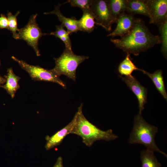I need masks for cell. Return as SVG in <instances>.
Segmentation results:
<instances>
[{"label": "cell", "mask_w": 167, "mask_h": 167, "mask_svg": "<svg viewBox=\"0 0 167 167\" xmlns=\"http://www.w3.org/2000/svg\"><path fill=\"white\" fill-rule=\"evenodd\" d=\"M20 11H18L15 15L10 12H8L7 14L8 21V30L12 33L13 37L16 40H18L17 32L19 30L18 28L17 17Z\"/></svg>", "instance_id": "7402d4cb"}, {"label": "cell", "mask_w": 167, "mask_h": 167, "mask_svg": "<svg viewBox=\"0 0 167 167\" xmlns=\"http://www.w3.org/2000/svg\"><path fill=\"white\" fill-rule=\"evenodd\" d=\"M119 76L136 97L138 101L139 113H142L144 105L147 103V89L141 85L135 76Z\"/></svg>", "instance_id": "9c48e42d"}, {"label": "cell", "mask_w": 167, "mask_h": 167, "mask_svg": "<svg viewBox=\"0 0 167 167\" xmlns=\"http://www.w3.org/2000/svg\"><path fill=\"white\" fill-rule=\"evenodd\" d=\"M45 35H53L57 38H58L64 43L65 49L72 50L71 43L69 36V34L64 28V27L61 24L56 26V30L54 32L49 33H44Z\"/></svg>", "instance_id": "d6986e66"}, {"label": "cell", "mask_w": 167, "mask_h": 167, "mask_svg": "<svg viewBox=\"0 0 167 167\" xmlns=\"http://www.w3.org/2000/svg\"><path fill=\"white\" fill-rule=\"evenodd\" d=\"M12 58L17 62L21 68L29 74L34 81H44L56 83L64 88L66 86L65 83L52 70H49L38 66L29 64L24 61L13 56Z\"/></svg>", "instance_id": "5b68a950"}, {"label": "cell", "mask_w": 167, "mask_h": 167, "mask_svg": "<svg viewBox=\"0 0 167 167\" xmlns=\"http://www.w3.org/2000/svg\"><path fill=\"white\" fill-rule=\"evenodd\" d=\"M116 47L127 54L138 56L161 43L159 36L152 34L142 19L136 18L131 31L119 39H111Z\"/></svg>", "instance_id": "6da1fadb"}, {"label": "cell", "mask_w": 167, "mask_h": 167, "mask_svg": "<svg viewBox=\"0 0 167 167\" xmlns=\"http://www.w3.org/2000/svg\"><path fill=\"white\" fill-rule=\"evenodd\" d=\"M158 131L157 127L147 123L143 118L142 113H139L134 118L133 129L128 142L143 145L147 149L159 152L167 157L166 153L161 151L156 144L155 138Z\"/></svg>", "instance_id": "3957f363"}, {"label": "cell", "mask_w": 167, "mask_h": 167, "mask_svg": "<svg viewBox=\"0 0 167 167\" xmlns=\"http://www.w3.org/2000/svg\"><path fill=\"white\" fill-rule=\"evenodd\" d=\"M150 16V23L159 26L167 20V0H147Z\"/></svg>", "instance_id": "ba28073f"}, {"label": "cell", "mask_w": 167, "mask_h": 167, "mask_svg": "<svg viewBox=\"0 0 167 167\" xmlns=\"http://www.w3.org/2000/svg\"><path fill=\"white\" fill-rule=\"evenodd\" d=\"M76 118V114H75L72 120L68 125L52 136L46 137L47 142L45 147L46 150H49L59 145L67 135L71 134Z\"/></svg>", "instance_id": "8fae6325"}, {"label": "cell", "mask_w": 167, "mask_h": 167, "mask_svg": "<svg viewBox=\"0 0 167 167\" xmlns=\"http://www.w3.org/2000/svg\"><path fill=\"white\" fill-rule=\"evenodd\" d=\"M134 15L123 12L117 19V26L115 29L107 36L122 37L127 34L133 27L136 20Z\"/></svg>", "instance_id": "30bf717a"}, {"label": "cell", "mask_w": 167, "mask_h": 167, "mask_svg": "<svg viewBox=\"0 0 167 167\" xmlns=\"http://www.w3.org/2000/svg\"><path fill=\"white\" fill-rule=\"evenodd\" d=\"M126 10L129 13L138 14L150 17V12L147 0H126Z\"/></svg>", "instance_id": "5bb4252c"}, {"label": "cell", "mask_w": 167, "mask_h": 167, "mask_svg": "<svg viewBox=\"0 0 167 167\" xmlns=\"http://www.w3.org/2000/svg\"><path fill=\"white\" fill-rule=\"evenodd\" d=\"M0 28L8 29V21L7 17L4 14L0 16Z\"/></svg>", "instance_id": "cb8c5ba5"}, {"label": "cell", "mask_w": 167, "mask_h": 167, "mask_svg": "<svg viewBox=\"0 0 167 167\" xmlns=\"http://www.w3.org/2000/svg\"><path fill=\"white\" fill-rule=\"evenodd\" d=\"M6 81V80L4 77H2L0 75V87L3 84H4Z\"/></svg>", "instance_id": "484cf974"}, {"label": "cell", "mask_w": 167, "mask_h": 167, "mask_svg": "<svg viewBox=\"0 0 167 167\" xmlns=\"http://www.w3.org/2000/svg\"><path fill=\"white\" fill-rule=\"evenodd\" d=\"M142 72L147 75L152 80L156 89L162 96L164 98L167 99V94L165 89L161 70H158L151 74L143 70Z\"/></svg>", "instance_id": "2e32d148"}, {"label": "cell", "mask_w": 167, "mask_h": 167, "mask_svg": "<svg viewBox=\"0 0 167 167\" xmlns=\"http://www.w3.org/2000/svg\"><path fill=\"white\" fill-rule=\"evenodd\" d=\"M130 54H127L125 59L119 64L118 67V71L121 76H126L132 75L134 71L139 70L142 71L143 70L136 67L132 62L130 58Z\"/></svg>", "instance_id": "e0dca14e"}, {"label": "cell", "mask_w": 167, "mask_h": 167, "mask_svg": "<svg viewBox=\"0 0 167 167\" xmlns=\"http://www.w3.org/2000/svg\"><path fill=\"white\" fill-rule=\"evenodd\" d=\"M53 167H63L62 158L61 156H59Z\"/></svg>", "instance_id": "d4e9b609"}, {"label": "cell", "mask_w": 167, "mask_h": 167, "mask_svg": "<svg viewBox=\"0 0 167 167\" xmlns=\"http://www.w3.org/2000/svg\"><path fill=\"white\" fill-rule=\"evenodd\" d=\"M0 65H1V62H0Z\"/></svg>", "instance_id": "4316f807"}, {"label": "cell", "mask_w": 167, "mask_h": 167, "mask_svg": "<svg viewBox=\"0 0 167 167\" xmlns=\"http://www.w3.org/2000/svg\"><path fill=\"white\" fill-rule=\"evenodd\" d=\"M111 14L116 21L118 15L126 11V0H108Z\"/></svg>", "instance_id": "ffe728a7"}, {"label": "cell", "mask_w": 167, "mask_h": 167, "mask_svg": "<svg viewBox=\"0 0 167 167\" xmlns=\"http://www.w3.org/2000/svg\"><path fill=\"white\" fill-rule=\"evenodd\" d=\"M83 12L82 17L78 20L79 30L90 33L94 30L95 24H97L90 9Z\"/></svg>", "instance_id": "9a60e30c"}, {"label": "cell", "mask_w": 167, "mask_h": 167, "mask_svg": "<svg viewBox=\"0 0 167 167\" xmlns=\"http://www.w3.org/2000/svg\"><path fill=\"white\" fill-rule=\"evenodd\" d=\"M37 14L33 15L30 17L27 24L19 29L18 33V40H23L32 47L36 55H40L38 47L39 39L44 33H43L36 21Z\"/></svg>", "instance_id": "8992f818"}, {"label": "cell", "mask_w": 167, "mask_h": 167, "mask_svg": "<svg viewBox=\"0 0 167 167\" xmlns=\"http://www.w3.org/2000/svg\"><path fill=\"white\" fill-rule=\"evenodd\" d=\"M90 10L97 25L110 31L112 24L116 21L111 14L108 0H92Z\"/></svg>", "instance_id": "52a82bcc"}, {"label": "cell", "mask_w": 167, "mask_h": 167, "mask_svg": "<svg viewBox=\"0 0 167 167\" xmlns=\"http://www.w3.org/2000/svg\"><path fill=\"white\" fill-rule=\"evenodd\" d=\"M92 0H69L66 3H69L74 7L80 8L83 11L90 9Z\"/></svg>", "instance_id": "603a6c76"}, {"label": "cell", "mask_w": 167, "mask_h": 167, "mask_svg": "<svg viewBox=\"0 0 167 167\" xmlns=\"http://www.w3.org/2000/svg\"><path fill=\"white\" fill-rule=\"evenodd\" d=\"M82 106L81 104L76 113V122L71 134L80 136L83 143L88 147L91 146L97 140H104L109 141L118 137V135L113 133L112 130L104 131L90 122L83 113Z\"/></svg>", "instance_id": "7a4b0ae2"}, {"label": "cell", "mask_w": 167, "mask_h": 167, "mask_svg": "<svg viewBox=\"0 0 167 167\" xmlns=\"http://www.w3.org/2000/svg\"><path fill=\"white\" fill-rule=\"evenodd\" d=\"M4 77L6 80L5 84L0 87L5 90L11 98H13L17 91L20 88L18 82L21 78L15 75L12 68L7 69V75Z\"/></svg>", "instance_id": "4fadbf2b"}, {"label": "cell", "mask_w": 167, "mask_h": 167, "mask_svg": "<svg viewBox=\"0 0 167 167\" xmlns=\"http://www.w3.org/2000/svg\"><path fill=\"white\" fill-rule=\"evenodd\" d=\"M62 4H59L55 7L54 10L50 12H45L46 15L53 14L56 15L59 21L61 22V24L67 29V31L69 34L73 32H76L80 31L79 25L78 20L73 17L67 18L64 16L61 13L60 7Z\"/></svg>", "instance_id": "7c38bea8"}, {"label": "cell", "mask_w": 167, "mask_h": 167, "mask_svg": "<svg viewBox=\"0 0 167 167\" xmlns=\"http://www.w3.org/2000/svg\"><path fill=\"white\" fill-rule=\"evenodd\" d=\"M160 34L159 36L161 44V51L165 58L167 53V20L162 23L159 26Z\"/></svg>", "instance_id": "44dd1931"}, {"label": "cell", "mask_w": 167, "mask_h": 167, "mask_svg": "<svg viewBox=\"0 0 167 167\" xmlns=\"http://www.w3.org/2000/svg\"><path fill=\"white\" fill-rule=\"evenodd\" d=\"M88 58L87 56L77 55L72 50L65 49L59 58H54L55 65L52 70L59 77L64 75L75 81L78 67Z\"/></svg>", "instance_id": "277c9868"}, {"label": "cell", "mask_w": 167, "mask_h": 167, "mask_svg": "<svg viewBox=\"0 0 167 167\" xmlns=\"http://www.w3.org/2000/svg\"><path fill=\"white\" fill-rule=\"evenodd\" d=\"M154 152L146 149L141 152L140 158L142 167H161V164L158 162L154 155Z\"/></svg>", "instance_id": "ac0fdd59"}]
</instances>
